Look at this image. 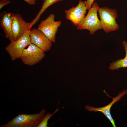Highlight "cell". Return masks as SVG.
<instances>
[{
  "mask_svg": "<svg viewBox=\"0 0 127 127\" xmlns=\"http://www.w3.org/2000/svg\"><path fill=\"white\" fill-rule=\"evenodd\" d=\"M46 109L44 108L38 114H21L1 127H37L45 116Z\"/></svg>",
  "mask_w": 127,
  "mask_h": 127,
  "instance_id": "obj_1",
  "label": "cell"
},
{
  "mask_svg": "<svg viewBox=\"0 0 127 127\" xmlns=\"http://www.w3.org/2000/svg\"><path fill=\"white\" fill-rule=\"evenodd\" d=\"M99 8L98 4L94 2L91 8L88 10L87 15L77 26V29L87 30L89 31L91 35L94 34L97 31L102 29L100 20L97 15Z\"/></svg>",
  "mask_w": 127,
  "mask_h": 127,
  "instance_id": "obj_2",
  "label": "cell"
},
{
  "mask_svg": "<svg viewBox=\"0 0 127 127\" xmlns=\"http://www.w3.org/2000/svg\"><path fill=\"white\" fill-rule=\"evenodd\" d=\"M98 12L102 29L105 32L119 29V27L116 21L118 16L116 10L104 7L99 8Z\"/></svg>",
  "mask_w": 127,
  "mask_h": 127,
  "instance_id": "obj_3",
  "label": "cell"
},
{
  "mask_svg": "<svg viewBox=\"0 0 127 127\" xmlns=\"http://www.w3.org/2000/svg\"><path fill=\"white\" fill-rule=\"evenodd\" d=\"M30 30L27 31L17 40L10 42L5 48L12 60L20 58L24 50L31 43L29 36Z\"/></svg>",
  "mask_w": 127,
  "mask_h": 127,
  "instance_id": "obj_4",
  "label": "cell"
},
{
  "mask_svg": "<svg viewBox=\"0 0 127 127\" xmlns=\"http://www.w3.org/2000/svg\"><path fill=\"white\" fill-rule=\"evenodd\" d=\"M55 16L50 14L45 20L41 21L37 29L42 32L52 42H55L56 35L61 22L55 21Z\"/></svg>",
  "mask_w": 127,
  "mask_h": 127,
  "instance_id": "obj_5",
  "label": "cell"
},
{
  "mask_svg": "<svg viewBox=\"0 0 127 127\" xmlns=\"http://www.w3.org/2000/svg\"><path fill=\"white\" fill-rule=\"evenodd\" d=\"M24 50L20 59L23 63L29 66L35 65L44 57V52L40 48L31 43Z\"/></svg>",
  "mask_w": 127,
  "mask_h": 127,
  "instance_id": "obj_6",
  "label": "cell"
},
{
  "mask_svg": "<svg viewBox=\"0 0 127 127\" xmlns=\"http://www.w3.org/2000/svg\"><path fill=\"white\" fill-rule=\"evenodd\" d=\"M12 30L14 40L16 41L22 36L27 31L30 30L33 26L32 22H27L21 15L18 14H12Z\"/></svg>",
  "mask_w": 127,
  "mask_h": 127,
  "instance_id": "obj_7",
  "label": "cell"
},
{
  "mask_svg": "<svg viewBox=\"0 0 127 127\" xmlns=\"http://www.w3.org/2000/svg\"><path fill=\"white\" fill-rule=\"evenodd\" d=\"M103 91L106 93V95L107 96L109 97L112 99V101L111 102L105 106L98 108L86 105L85 106V109L89 111H94L95 112L99 111L102 112L110 121L113 127H115L116 126L115 124V121L111 116L110 112V110L112 106L114 103L120 100L124 95L127 94V90L126 89H123L120 92L117 96L114 98H112L110 96L106 93L104 90Z\"/></svg>",
  "mask_w": 127,
  "mask_h": 127,
  "instance_id": "obj_8",
  "label": "cell"
},
{
  "mask_svg": "<svg viewBox=\"0 0 127 127\" xmlns=\"http://www.w3.org/2000/svg\"><path fill=\"white\" fill-rule=\"evenodd\" d=\"M31 43L37 46L44 52L49 51L52 42L41 31L34 28L29 31Z\"/></svg>",
  "mask_w": 127,
  "mask_h": 127,
  "instance_id": "obj_9",
  "label": "cell"
},
{
  "mask_svg": "<svg viewBox=\"0 0 127 127\" xmlns=\"http://www.w3.org/2000/svg\"><path fill=\"white\" fill-rule=\"evenodd\" d=\"M86 10L84 1L79 0L75 7L73 6L69 10H65V16L67 20L71 21L77 26L85 17Z\"/></svg>",
  "mask_w": 127,
  "mask_h": 127,
  "instance_id": "obj_10",
  "label": "cell"
},
{
  "mask_svg": "<svg viewBox=\"0 0 127 127\" xmlns=\"http://www.w3.org/2000/svg\"><path fill=\"white\" fill-rule=\"evenodd\" d=\"M12 14L4 11L0 13V24L6 38L10 42L14 40L12 30Z\"/></svg>",
  "mask_w": 127,
  "mask_h": 127,
  "instance_id": "obj_11",
  "label": "cell"
},
{
  "mask_svg": "<svg viewBox=\"0 0 127 127\" xmlns=\"http://www.w3.org/2000/svg\"><path fill=\"white\" fill-rule=\"evenodd\" d=\"M122 44L125 49V56L123 59L118 60L111 63L109 67L111 70H118L121 68L127 67V42L123 41Z\"/></svg>",
  "mask_w": 127,
  "mask_h": 127,
  "instance_id": "obj_12",
  "label": "cell"
},
{
  "mask_svg": "<svg viewBox=\"0 0 127 127\" xmlns=\"http://www.w3.org/2000/svg\"><path fill=\"white\" fill-rule=\"evenodd\" d=\"M63 0H43L41 8L35 18L32 21L34 24L39 20L41 15L48 7L53 4Z\"/></svg>",
  "mask_w": 127,
  "mask_h": 127,
  "instance_id": "obj_13",
  "label": "cell"
},
{
  "mask_svg": "<svg viewBox=\"0 0 127 127\" xmlns=\"http://www.w3.org/2000/svg\"><path fill=\"white\" fill-rule=\"evenodd\" d=\"M60 109H58L57 107L55 111L52 114L49 112L47 113L41 123L37 127H48V121L51 117L54 114L57 112Z\"/></svg>",
  "mask_w": 127,
  "mask_h": 127,
  "instance_id": "obj_14",
  "label": "cell"
},
{
  "mask_svg": "<svg viewBox=\"0 0 127 127\" xmlns=\"http://www.w3.org/2000/svg\"><path fill=\"white\" fill-rule=\"evenodd\" d=\"M95 0H87L84 1L87 10H88L91 7L92 4Z\"/></svg>",
  "mask_w": 127,
  "mask_h": 127,
  "instance_id": "obj_15",
  "label": "cell"
},
{
  "mask_svg": "<svg viewBox=\"0 0 127 127\" xmlns=\"http://www.w3.org/2000/svg\"><path fill=\"white\" fill-rule=\"evenodd\" d=\"M11 2V1L8 0H0V9H2L4 6L9 4Z\"/></svg>",
  "mask_w": 127,
  "mask_h": 127,
  "instance_id": "obj_16",
  "label": "cell"
},
{
  "mask_svg": "<svg viewBox=\"0 0 127 127\" xmlns=\"http://www.w3.org/2000/svg\"><path fill=\"white\" fill-rule=\"evenodd\" d=\"M31 5H35L36 4V0H23Z\"/></svg>",
  "mask_w": 127,
  "mask_h": 127,
  "instance_id": "obj_17",
  "label": "cell"
}]
</instances>
